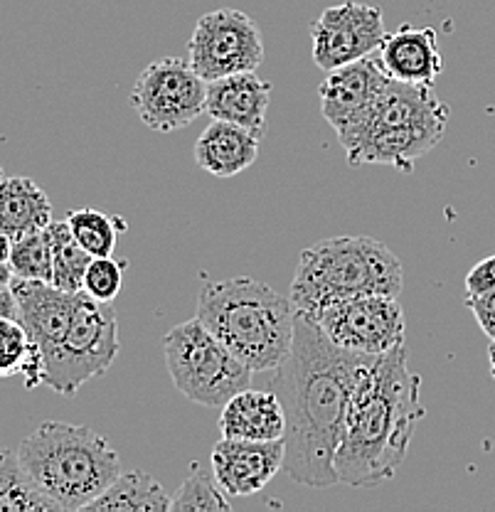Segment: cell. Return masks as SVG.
<instances>
[{"label":"cell","instance_id":"cell-4","mask_svg":"<svg viewBox=\"0 0 495 512\" xmlns=\"http://www.w3.org/2000/svg\"><path fill=\"white\" fill-rule=\"evenodd\" d=\"M451 109L434 89L392 79L355 124L338 131L350 165H392L412 173L434 151L449 126Z\"/></svg>","mask_w":495,"mask_h":512},{"label":"cell","instance_id":"cell-16","mask_svg":"<svg viewBox=\"0 0 495 512\" xmlns=\"http://www.w3.org/2000/svg\"><path fill=\"white\" fill-rule=\"evenodd\" d=\"M375 57L397 82L434 87V82L444 72V57H441L434 28L402 25L395 32H387Z\"/></svg>","mask_w":495,"mask_h":512},{"label":"cell","instance_id":"cell-29","mask_svg":"<svg viewBox=\"0 0 495 512\" xmlns=\"http://www.w3.org/2000/svg\"><path fill=\"white\" fill-rule=\"evenodd\" d=\"M466 308L473 313L488 340H495V288L483 293H466Z\"/></svg>","mask_w":495,"mask_h":512},{"label":"cell","instance_id":"cell-3","mask_svg":"<svg viewBox=\"0 0 495 512\" xmlns=\"http://www.w3.org/2000/svg\"><path fill=\"white\" fill-rule=\"evenodd\" d=\"M195 318L254 375L279 370L294 348V306L252 276L207 281Z\"/></svg>","mask_w":495,"mask_h":512},{"label":"cell","instance_id":"cell-6","mask_svg":"<svg viewBox=\"0 0 495 512\" xmlns=\"http://www.w3.org/2000/svg\"><path fill=\"white\" fill-rule=\"evenodd\" d=\"M33 485L62 510H84L121 476L119 453L89 426L45 421L18 448Z\"/></svg>","mask_w":495,"mask_h":512},{"label":"cell","instance_id":"cell-18","mask_svg":"<svg viewBox=\"0 0 495 512\" xmlns=\"http://www.w3.org/2000/svg\"><path fill=\"white\" fill-rule=\"evenodd\" d=\"M220 434L230 439L276 441L286 434V414L274 389H242L222 407Z\"/></svg>","mask_w":495,"mask_h":512},{"label":"cell","instance_id":"cell-31","mask_svg":"<svg viewBox=\"0 0 495 512\" xmlns=\"http://www.w3.org/2000/svg\"><path fill=\"white\" fill-rule=\"evenodd\" d=\"M13 281L15 276L13 271H10V266H0V316L18 318V301H15Z\"/></svg>","mask_w":495,"mask_h":512},{"label":"cell","instance_id":"cell-24","mask_svg":"<svg viewBox=\"0 0 495 512\" xmlns=\"http://www.w3.org/2000/svg\"><path fill=\"white\" fill-rule=\"evenodd\" d=\"M52 242V286L62 291L77 293L84 288V271L94 259L82 244L74 239L72 229L65 222H50L47 227Z\"/></svg>","mask_w":495,"mask_h":512},{"label":"cell","instance_id":"cell-8","mask_svg":"<svg viewBox=\"0 0 495 512\" xmlns=\"http://www.w3.org/2000/svg\"><path fill=\"white\" fill-rule=\"evenodd\" d=\"M119 320L111 303L77 291L65 338L45 357L42 384L62 397H74L94 377L109 372L119 357Z\"/></svg>","mask_w":495,"mask_h":512},{"label":"cell","instance_id":"cell-10","mask_svg":"<svg viewBox=\"0 0 495 512\" xmlns=\"http://www.w3.org/2000/svg\"><path fill=\"white\" fill-rule=\"evenodd\" d=\"M188 60L205 82L239 72H257L264 62V40L252 15L242 10H212L195 25Z\"/></svg>","mask_w":495,"mask_h":512},{"label":"cell","instance_id":"cell-30","mask_svg":"<svg viewBox=\"0 0 495 512\" xmlns=\"http://www.w3.org/2000/svg\"><path fill=\"white\" fill-rule=\"evenodd\" d=\"M495 288V254L478 261L466 274V293H483Z\"/></svg>","mask_w":495,"mask_h":512},{"label":"cell","instance_id":"cell-23","mask_svg":"<svg viewBox=\"0 0 495 512\" xmlns=\"http://www.w3.org/2000/svg\"><path fill=\"white\" fill-rule=\"evenodd\" d=\"M0 512H60L35 488L18 451L10 448H0Z\"/></svg>","mask_w":495,"mask_h":512},{"label":"cell","instance_id":"cell-19","mask_svg":"<svg viewBox=\"0 0 495 512\" xmlns=\"http://www.w3.org/2000/svg\"><path fill=\"white\" fill-rule=\"evenodd\" d=\"M259 141L249 128L215 119L195 143V160L215 178H234L244 173L259 156Z\"/></svg>","mask_w":495,"mask_h":512},{"label":"cell","instance_id":"cell-26","mask_svg":"<svg viewBox=\"0 0 495 512\" xmlns=\"http://www.w3.org/2000/svg\"><path fill=\"white\" fill-rule=\"evenodd\" d=\"M8 266L15 279L52 284V242L47 227L40 229V232L13 239Z\"/></svg>","mask_w":495,"mask_h":512},{"label":"cell","instance_id":"cell-11","mask_svg":"<svg viewBox=\"0 0 495 512\" xmlns=\"http://www.w3.org/2000/svg\"><path fill=\"white\" fill-rule=\"evenodd\" d=\"M311 320H316L318 328L338 348L375 357L402 345L407 330L399 298L382 293L330 303Z\"/></svg>","mask_w":495,"mask_h":512},{"label":"cell","instance_id":"cell-21","mask_svg":"<svg viewBox=\"0 0 495 512\" xmlns=\"http://www.w3.org/2000/svg\"><path fill=\"white\" fill-rule=\"evenodd\" d=\"M173 495L156 478L143 471H129L114 480L97 500L87 505L89 512H168Z\"/></svg>","mask_w":495,"mask_h":512},{"label":"cell","instance_id":"cell-13","mask_svg":"<svg viewBox=\"0 0 495 512\" xmlns=\"http://www.w3.org/2000/svg\"><path fill=\"white\" fill-rule=\"evenodd\" d=\"M284 439L247 441L222 436L212 448V473L232 498L259 493L284 468Z\"/></svg>","mask_w":495,"mask_h":512},{"label":"cell","instance_id":"cell-27","mask_svg":"<svg viewBox=\"0 0 495 512\" xmlns=\"http://www.w3.org/2000/svg\"><path fill=\"white\" fill-rule=\"evenodd\" d=\"M193 510H232V503L225 498V490L217 483L215 473L200 471L198 463H193V473L180 485L170 500V512H193Z\"/></svg>","mask_w":495,"mask_h":512},{"label":"cell","instance_id":"cell-14","mask_svg":"<svg viewBox=\"0 0 495 512\" xmlns=\"http://www.w3.org/2000/svg\"><path fill=\"white\" fill-rule=\"evenodd\" d=\"M390 82L392 77L372 55L330 69L318 87L323 119L333 126L335 133L343 131L375 104Z\"/></svg>","mask_w":495,"mask_h":512},{"label":"cell","instance_id":"cell-7","mask_svg":"<svg viewBox=\"0 0 495 512\" xmlns=\"http://www.w3.org/2000/svg\"><path fill=\"white\" fill-rule=\"evenodd\" d=\"M163 352L175 389L202 407L222 409L254 380V372L198 318L170 328L163 338Z\"/></svg>","mask_w":495,"mask_h":512},{"label":"cell","instance_id":"cell-20","mask_svg":"<svg viewBox=\"0 0 495 512\" xmlns=\"http://www.w3.org/2000/svg\"><path fill=\"white\" fill-rule=\"evenodd\" d=\"M52 202L40 185L25 175L5 178L0 183V232L10 239L50 227Z\"/></svg>","mask_w":495,"mask_h":512},{"label":"cell","instance_id":"cell-32","mask_svg":"<svg viewBox=\"0 0 495 512\" xmlns=\"http://www.w3.org/2000/svg\"><path fill=\"white\" fill-rule=\"evenodd\" d=\"M10 247H13V239H10L5 232H0V266L8 264V259H10Z\"/></svg>","mask_w":495,"mask_h":512},{"label":"cell","instance_id":"cell-5","mask_svg":"<svg viewBox=\"0 0 495 512\" xmlns=\"http://www.w3.org/2000/svg\"><path fill=\"white\" fill-rule=\"evenodd\" d=\"M402 261L375 237H330L298 256L289 301L298 316H316L330 303L348 298L402 296Z\"/></svg>","mask_w":495,"mask_h":512},{"label":"cell","instance_id":"cell-25","mask_svg":"<svg viewBox=\"0 0 495 512\" xmlns=\"http://www.w3.org/2000/svg\"><path fill=\"white\" fill-rule=\"evenodd\" d=\"M67 224L74 239L92 256H111L119 242V234L126 229V222L119 217H109L94 207L67 212Z\"/></svg>","mask_w":495,"mask_h":512},{"label":"cell","instance_id":"cell-22","mask_svg":"<svg viewBox=\"0 0 495 512\" xmlns=\"http://www.w3.org/2000/svg\"><path fill=\"white\" fill-rule=\"evenodd\" d=\"M42 372L45 365L25 325L18 318L0 316V377L23 375L25 387L35 389L42 384Z\"/></svg>","mask_w":495,"mask_h":512},{"label":"cell","instance_id":"cell-33","mask_svg":"<svg viewBox=\"0 0 495 512\" xmlns=\"http://www.w3.org/2000/svg\"><path fill=\"white\" fill-rule=\"evenodd\" d=\"M488 362H491V375L495 380V340H491V345H488Z\"/></svg>","mask_w":495,"mask_h":512},{"label":"cell","instance_id":"cell-28","mask_svg":"<svg viewBox=\"0 0 495 512\" xmlns=\"http://www.w3.org/2000/svg\"><path fill=\"white\" fill-rule=\"evenodd\" d=\"M126 261L114 259V256H94L84 271V288L89 296L97 301L114 303V298L121 293L124 286Z\"/></svg>","mask_w":495,"mask_h":512},{"label":"cell","instance_id":"cell-1","mask_svg":"<svg viewBox=\"0 0 495 512\" xmlns=\"http://www.w3.org/2000/svg\"><path fill=\"white\" fill-rule=\"evenodd\" d=\"M375 360V355L338 348L316 320L296 313L291 355L269 372V389L279 394L286 414L284 473L291 480L316 490L338 485L335 451L345 414Z\"/></svg>","mask_w":495,"mask_h":512},{"label":"cell","instance_id":"cell-12","mask_svg":"<svg viewBox=\"0 0 495 512\" xmlns=\"http://www.w3.org/2000/svg\"><path fill=\"white\" fill-rule=\"evenodd\" d=\"M385 20L375 5L345 0L318 15L311 25V52L316 67H343L367 55H375L385 40Z\"/></svg>","mask_w":495,"mask_h":512},{"label":"cell","instance_id":"cell-9","mask_svg":"<svg viewBox=\"0 0 495 512\" xmlns=\"http://www.w3.org/2000/svg\"><path fill=\"white\" fill-rule=\"evenodd\" d=\"M131 106L151 131H180L205 114L207 82L195 72L190 60L161 57L138 74Z\"/></svg>","mask_w":495,"mask_h":512},{"label":"cell","instance_id":"cell-2","mask_svg":"<svg viewBox=\"0 0 495 512\" xmlns=\"http://www.w3.org/2000/svg\"><path fill=\"white\" fill-rule=\"evenodd\" d=\"M419 389L422 377L409 370L407 345L377 355L345 414L343 439L335 451L338 483L375 488L397 476L414 426L427 412Z\"/></svg>","mask_w":495,"mask_h":512},{"label":"cell","instance_id":"cell-15","mask_svg":"<svg viewBox=\"0 0 495 512\" xmlns=\"http://www.w3.org/2000/svg\"><path fill=\"white\" fill-rule=\"evenodd\" d=\"M13 291L18 301V320L25 325L30 343L40 352L42 365H45V357L65 338L77 293L62 291L47 281L28 279H15Z\"/></svg>","mask_w":495,"mask_h":512},{"label":"cell","instance_id":"cell-17","mask_svg":"<svg viewBox=\"0 0 495 512\" xmlns=\"http://www.w3.org/2000/svg\"><path fill=\"white\" fill-rule=\"evenodd\" d=\"M269 101L271 84L257 72H239L207 82V114L212 119L249 128L259 138L266 136Z\"/></svg>","mask_w":495,"mask_h":512}]
</instances>
